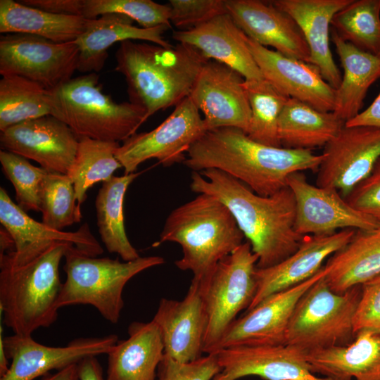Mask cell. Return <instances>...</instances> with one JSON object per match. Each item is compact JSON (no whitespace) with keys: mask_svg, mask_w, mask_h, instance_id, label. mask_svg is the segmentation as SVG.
<instances>
[{"mask_svg":"<svg viewBox=\"0 0 380 380\" xmlns=\"http://www.w3.org/2000/svg\"><path fill=\"white\" fill-rule=\"evenodd\" d=\"M77 369L80 380H106L96 356L84 358L77 364Z\"/></svg>","mask_w":380,"mask_h":380,"instance_id":"47","label":"cell"},{"mask_svg":"<svg viewBox=\"0 0 380 380\" xmlns=\"http://www.w3.org/2000/svg\"><path fill=\"white\" fill-rule=\"evenodd\" d=\"M0 163L15 189L17 204L25 212H40V188L48 172L32 165L25 158L4 150L0 151Z\"/></svg>","mask_w":380,"mask_h":380,"instance_id":"40","label":"cell"},{"mask_svg":"<svg viewBox=\"0 0 380 380\" xmlns=\"http://www.w3.org/2000/svg\"><path fill=\"white\" fill-rule=\"evenodd\" d=\"M324 267L326 282L338 293L380 274V226L356 231L343 248L328 258Z\"/></svg>","mask_w":380,"mask_h":380,"instance_id":"30","label":"cell"},{"mask_svg":"<svg viewBox=\"0 0 380 380\" xmlns=\"http://www.w3.org/2000/svg\"><path fill=\"white\" fill-rule=\"evenodd\" d=\"M346 126H368L380 129V92L370 106L354 118L346 122Z\"/></svg>","mask_w":380,"mask_h":380,"instance_id":"46","label":"cell"},{"mask_svg":"<svg viewBox=\"0 0 380 380\" xmlns=\"http://www.w3.org/2000/svg\"><path fill=\"white\" fill-rule=\"evenodd\" d=\"M133 23L129 17L119 13H106L87 19L84 30L74 41L79 49L77 70L87 74L101 71L108 58V49L116 42L135 40L164 47L172 46L163 37L164 32L171 25L142 28Z\"/></svg>","mask_w":380,"mask_h":380,"instance_id":"26","label":"cell"},{"mask_svg":"<svg viewBox=\"0 0 380 380\" xmlns=\"http://www.w3.org/2000/svg\"><path fill=\"white\" fill-rule=\"evenodd\" d=\"M221 367L213 353L188 362L164 356L158 365L156 380H213Z\"/></svg>","mask_w":380,"mask_h":380,"instance_id":"42","label":"cell"},{"mask_svg":"<svg viewBox=\"0 0 380 380\" xmlns=\"http://www.w3.org/2000/svg\"><path fill=\"white\" fill-rule=\"evenodd\" d=\"M353 330L355 336L362 331L380 333V274L361 284Z\"/></svg>","mask_w":380,"mask_h":380,"instance_id":"43","label":"cell"},{"mask_svg":"<svg viewBox=\"0 0 380 380\" xmlns=\"http://www.w3.org/2000/svg\"><path fill=\"white\" fill-rule=\"evenodd\" d=\"M326 274L324 265L306 281L265 298L231 324L216 350L237 346L286 344V331L297 303Z\"/></svg>","mask_w":380,"mask_h":380,"instance_id":"17","label":"cell"},{"mask_svg":"<svg viewBox=\"0 0 380 380\" xmlns=\"http://www.w3.org/2000/svg\"><path fill=\"white\" fill-rule=\"evenodd\" d=\"M258 256L248 241L222 259L199 283L208 316L204 353L217 350L219 343L243 310L248 309L256 291Z\"/></svg>","mask_w":380,"mask_h":380,"instance_id":"9","label":"cell"},{"mask_svg":"<svg viewBox=\"0 0 380 380\" xmlns=\"http://www.w3.org/2000/svg\"><path fill=\"white\" fill-rule=\"evenodd\" d=\"M322 160V154L310 150L267 146L227 127L206 131L190 147L183 163L193 172L219 170L267 196L287 186L291 174L317 171Z\"/></svg>","mask_w":380,"mask_h":380,"instance_id":"2","label":"cell"},{"mask_svg":"<svg viewBox=\"0 0 380 380\" xmlns=\"http://www.w3.org/2000/svg\"><path fill=\"white\" fill-rule=\"evenodd\" d=\"M311 372L334 380H380V333L362 331L348 345L306 353Z\"/></svg>","mask_w":380,"mask_h":380,"instance_id":"27","label":"cell"},{"mask_svg":"<svg viewBox=\"0 0 380 380\" xmlns=\"http://www.w3.org/2000/svg\"><path fill=\"white\" fill-rule=\"evenodd\" d=\"M324 277L301 296L286 331V344L306 353L346 346L355 338L353 319L361 285L338 293L329 288Z\"/></svg>","mask_w":380,"mask_h":380,"instance_id":"8","label":"cell"},{"mask_svg":"<svg viewBox=\"0 0 380 380\" xmlns=\"http://www.w3.org/2000/svg\"><path fill=\"white\" fill-rule=\"evenodd\" d=\"M244 80L222 63L208 60L205 63L189 96L203 115L206 131L230 127L247 134L251 113Z\"/></svg>","mask_w":380,"mask_h":380,"instance_id":"15","label":"cell"},{"mask_svg":"<svg viewBox=\"0 0 380 380\" xmlns=\"http://www.w3.org/2000/svg\"><path fill=\"white\" fill-rule=\"evenodd\" d=\"M78 60L74 42L56 43L21 33L0 37V74L26 78L49 91L72 79Z\"/></svg>","mask_w":380,"mask_h":380,"instance_id":"11","label":"cell"},{"mask_svg":"<svg viewBox=\"0 0 380 380\" xmlns=\"http://www.w3.org/2000/svg\"><path fill=\"white\" fill-rule=\"evenodd\" d=\"M120 146L117 141L79 137L77 153L67 174L73 184L79 207L90 187L110 180L114 172L122 167L115 157Z\"/></svg>","mask_w":380,"mask_h":380,"instance_id":"35","label":"cell"},{"mask_svg":"<svg viewBox=\"0 0 380 380\" xmlns=\"http://www.w3.org/2000/svg\"><path fill=\"white\" fill-rule=\"evenodd\" d=\"M247 44L264 79L289 98L322 112L334 111L335 89L315 66L271 50L249 37Z\"/></svg>","mask_w":380,"mask_h":380,"instance_id":"22","label":"cell"},{"mask_svg":"<svg viewBox=\"0 0 380 380\" xmlns=\"http://www.w3.org/2000/svg\"><path fill=\"white\" fill-rule=\"evenodd\" d=\"M106 13L125 15L142 28L171 25L169 4L151 0H84L82 16L86 19L96 18Z\"/></svg>","mask_w":380,"mask_h":380,"instance_id":"39","label":"cell"},{"mask_svg":"<svg viewBox=\"0 0 380 380\" xmlns=\"http://www.w3.org/2000/svg\"><path fill=\"white\" fill-rule=\"evenodd\" d=\"M0 144L1 150L34 160L49 172L67 175L77 153L79 137L49 115L1 131Z\"/></svg>","mask_w":380,"mask_h":380,"instance_id":"18","label":"cell"},{"mask_svg":"<svg viewBox=\"0 0 380 380\" xmlns=\"http://www.w3.org/2000/svg\"><path fill=\"white\" fill-rule=\"evenodd\" d=\"M303 172H294L287 180L296 201L298 234L329 235L339 229L368 231L380 226V222L352 207L338 191L310 184Z\"/></svg>","mask_w":380,"mask_h":380,"instance_id":"13","label":"cell"},{"mask_svg":"<svg viewBox=\"0 0 380 380\" xmlns=\"http://www.w3.org/2000/svg\"><path fill=\"white\" fill-rule=\"evenodd\" d=\"M226 7L248 37L284 56L308 63L309 49L298 25L270 1L226 0Z\"/></svg>","mask_w":380,"mask_h":380,"instance_id":"23","label":"cell"},{"mask_svg":"<svg viewBox=\"0 0 380 380\" xmlns=\"http://www.w3.org/2000/svg\"><path fill=\"white\" fill-rule=\"evenodd\" d=\"M206 132L200 111L190 96L185 98L158 127L135 133L115 153L125 174L134 173L149 159L165 167L183 163L190 147Z\"/></svg>","mask_w":380,"mask_h":380,"instance_id":"10","label":"cell"},{"mask_svg":"<svg viewBox=\"0 0 380 380\" xmlns=\"http://www.w3.org/2000/svg\"><path fill=\"white\" fill-rule=\"evenodd\" d=\"M352 0H273L275 7L291 16L298 25L309 49L308 63L315 66L335 90L341 74L330 49L329 30L334 15Z\"/></svg>","mask_w":380,"mask_h":380,"instance_id":"25","label":"cell"},{"mask_svg":"<svg viewBox=\"0 0 380 380\" xmlns=\"http://www.w3.org/2000/svg\"><path fill=\"white\" fill-rule=\"evenodd\" d=\"M170 23L189 30L227 13L226 0H170Z\"/></svg>","mask_w":380,"mask_h":380,"instance_id":"41","label":"cell"},{"mask_svg":"<svg viewBox=\"0 0 380 380\" xmlns=\"http://www.w3.org/2000/svg\"><path fill=\"white\" fill-rule=\"evenodd\" d=\"M247 36L227 13L195 27L174 31L172 38L198 49L208 60L222 63L246 81L264 79L247 44Z\"/></svg>","mask_w":380,"mask_h":380,"instance_id":"24","label":"cell"},{"mask_svg":"<svg viewBox=\"0 0 380 380\" xmlns=\"http://www.w3.org/2000/svg\"><path fill=\"white\" fill-rule=\"evenodd\" d=\"M115 59V70L125 79L129 102L146 110V120L189 96L208 61L186 44L164 47L135 40L120 43Z\"/></svg>","mask_w":380,"mask_h":380,"instance_id":"3","label":"cell"},{"mask_svg":"<svg viewBox=\"0 0 380 380\" xmlns=\"http://www.w3.org/2000/svg\"><path fill=\"white\" fill-rule=\"evenodd\" d=\"M152 320L160 330L164 356L181 362L203 356L208 316L198 281L192 279L182 300L161 298Z\"/></svg>","mask_w":380,"mask_h":380,"instance_id":"20","label":"cell"},{"mask_svg":"<svg viewBox=\"0 0 380 380\" xmlns=\"http://www.w3.org/2000/svg\"><path fill=\"white\" fill-rule=\"evenodd\" d=\"M69 244L57 242L23 265L0 257L1 310L4 324L14 334L32 336L56 321L63 285L59 265Z\"/></svg>","mask_w":380,"mask_h":380,"instance_id":"5","label":"cell"},{"mask_svg":"<svg viewBox=\"0 0 380 380\" xmlns=\"http://www.w3.org/2000/svg\"><path fill=\"white\" fill-rule=\"evenodd\" d=\"M140 174L134 172L113 176L103 183L95 202L101 241L109 253H117L123 261H131L140 257L127 236L123 214L126 191Z\"/></svg>","mask_w":380,"mask_h":380,"instance_id":"33","label":"cell"},{"mask_svg":"<svg viewBox=\"0 0 380 380\" xmlns=\"http://www.w3.org/2000/svg\"><path fill=\"white\" fill-rule=\"evenodd\" d=\"M316 185L346 198L367 178L380 158V129L346 126L324 146Z\"/></svg>","mask_w":380,"mask_h":380,"instance_id":"12","label":"cell"},{"mask_svg":"<svg viewBox=\"0 0 380 380\" xmlns=\"http://www.w3.org/2000/svg\"><path fill=\"white\" fill-rule=\"evenodd\" d=\"M0 222L14 243L13 251L0 253V257L14 265L30 262L57 242L72 243L90 256H98L103 251L87 223L75 232L51 228L30 217L2 187L0 188Z\"/></svg>","mask_w":380,"mask_h":380,"instance_id":"16","label":"cell"},{"mask_svg":"<svg viewBox=\"0 0 380 380\" xmlns=\"http://www.w3.org/2000/svg\"><path fill=\"white\" fill-rule=\"evenodd\" d=\"M344 198L356 210L380 222V158L369 176Z\"/></svg>","mask_w":380,"mask_h":380,"instance_id":"44","label":"cell"},{"mask_svg":"<svg viewBox=\"0 0 380 380\" xmlns=\"http://www.w3.org/2000/svg\"><path fill=\"white\" fill-rule=\"evenodd\" d=\"M244 238L224 203L213 196L198 194L169 214L154 245L178 243L182 256L175 265L181 270L191 271L193 279L200 280L241 245Z\"/></svg>","mask_w":380,"mask_h":380,"instance_id":"4","label":"cell"},{"mask_svg":"<svg viewBox=\"0 0 380 380\" xmlns=\"http://www.w3.org/2000/svg\"><path fill=\"white\" fill-rule=\"evenodd\" d=\"M191 178V191L216 197L230 210L258 256L257 268L277 265L299 248L304 236L295 229L296 201L288 186L265 196L217 169L192 172Z\"/></svg>","mask_w":380,"mask_h":380,"instance_id":"1","label":"cell"},{"mask_svg":"<svg viewBox=\"0 0 380 380\" xmlns=\"http://www.w3.org/2000/svg\"><path fill=\"white\" fill-rule=\"evenodd\" d=\"M2 327H1L0 335V376H3L8 370L10 365L8 364V358L7 357L4 345V337L1 335Z\"/></svg>","mask_w":380,"mask_h":380,"instance_id":"49","label":"cell"},{"mask_svg":"<svg viewBox=\"0 0 380 380\" xmlns=\"http://www.w3.org/2000/svg\"><path fill=\"white\" fill-rule=\"evenodd\" d=\"M41 380H80L77 364L70 365L53 374L49 373Z\"/></svg>","mask_w":380,"mask_h":380,"instance_id":"48","label":"cell"},{"mask_svg":"<svg viewBox=\"0 0 380 380\" xmlns=\"http://www.w3.org/2000/svg\"><path fill=\"white\" fill-rule=\"evenodd\" d=\"M356 230L343 229L329 235H305L299 248L273 266L255 271L256 291L246 311L267 296L299 284L314 276L323 263L343 248Z\"/></svg>","mask_w":380,"mask_h":380,"instance_id":"21","label":"cell"},{"mask_svg":"<svg viewBox=\"0 0 380 380\" xmlns=\"http://www.w3.org/2000/svg\"><path fill=\"white\" fill-rule=\"evenodd\" d=\"M118 341V336L75 338L66 346H46L32 336L13 334L4 337L7 357L11 360L0 380H34L52 370H61L78 364L89 356L108 354Z\"/></svg>","mask_w":380,"mask_h":380,"instance_id":"14","label":"cell"},{"mask_svg":"<svg viewBox=\"0 0 380 380\" xmlns=\"http://www.w3.org/2000/svg\"><path fill=\"white\" fill-rule=\"evenodd\" d=\"M42 222L56 230L80 222L81 208L73 184L66 174L47 172L39 192Z\"/></svg>","mask_w":380,"mask_h":380,"instance_id":"38","label":"cell"},{"mask_svg":"<svg viewBox=\"0 0 380 380\" xmlns=\"http://www.w3.org/2000/svg\"><path fill=\"white\" fill-rule=\"evenodd\" d=\"M345 123L333 112H322L289 98L279 119L278 138L281 147L310 151L324 146Z\"/></svg>","mask_w":380,"mask_h":380,"instance_id":"31","label":"cell"},{"mask_svg":"<svg viewBox=\"0 0 380 380\" xmlns=\"http://www.w3.org/2000/svg\"><path fill=\"white\" fill-rule=\"evenodd\" d=\"M221 371L213 380H237L255 376L264 380H334L313 374L306 352L289 344L237 346L213 353Z\"/></svg>","mask_w":380,"mask_h":380,"instance_id":"19","label":"cell"},{"mask_svg":"<svg viewBox=\"0 0 380 380\" xmlns=\"http://www.w3.org/2000/svg\"><path fill=\"white\" fill-rule=\"evenodd\" d=\"M87 19L80 15H57L13 0L0 1V32L21 33L56 43L75 41L83 32Z\"/></svg>","mask_w":380,"mask_h":380,"instance_id":"32","label":"cell"},{"mask_svg":"<svg viewBox=\"0 0 380 380\" xmlns=\"http://www.w3.org/2000/svg\"><path fill=\"white\" fill-rule=\"evenodd\" d=\"M331 37L343 70L333 113L346 122L360 113L369 87L380 77V58L344 41L333 30Z\"/></svg>","mask_w":380,"mask_h":380,"instance_id":"29","label":"cell"},{"mask_svg":"<svg viewBox=\"0 0 380 380\" xmlns=\"http://www.w3.org/2000/svg\"><path fill=\"white\" fill-rule=\"evenodd\" d=\"M51 92L18 75L0 80V131L16 124L51 115Z\"/></svg>","mask_w":380,"mask_h":380,"instance_id":"34","label":"cell"},{"mask_svg":"<svg viewBox=\"0 0 380 380\" xmlns=\"http://www.w3.org/2000/svg\"><path fill=\"white\" fill-rule=\"evenodd\" d=\"M377 56L380 58V53Z\"/></svg>","mask_w":380,"mask_h":380,"instance_id":"50","label":"cell"},{"mask_svg":"<svg viewBox=\"0 0 380 380\" xmlns=\"http://www.w3.org/2000/svg\"><path fill=\"white\" fill-rule=\"evenodd\" d=\"M19 2L53 14L82 16L84 0H23Z\"/></svg>","mask_w":380,"mask_h":380,"instance_id":"45","label":"cell"},{"mask_svg":"<svg viewBox=\"0 0 380 380\" xmlns=\"http://www.w3.org/2000/svg\"><path fill=\"white\" fill-rule=\"evenodd\" d=\"M63 283L58 308L72 305L94 306L107 321L118 322L124 307L123 289L134 276L163 265L160 256L139 257L121 262L118 258L88 255L69 244L65 253Z\"/></svg>","mask_w":380,"mask_h":380,"instance_id":"7","label":"cell"},{"mask_svg":"<svg viewBox=\"0 0 380 380\" xmlns=\"http://www.w3.org/2000/svg\"><path fill=\"white\" fill-rule=\"evenodd\" d=\"M51 92V115L78 137L124 141L146 121V111L141 106L115 102L103 92L96 72L72 78Z\"/></svg>","mask_w":380,"mask_h":380,"instance_id":"6","label":"cell"},{"mask_svg":"<svg viewBox=\"0 0 380 380\" xmlns=\"http://www.w3.org/2000/svg\"><path fill=\"white\" fill-rule=\"evenodd\" d=\"M331 25L344 41L372 54L380 53V0H352L334 15Z\"/></svg>","mask_w":380,"mask_h":380,"instance_id":"37","label":"cell"},{"mask_svg":"<svg viewBox=\"0 0 380 380\" xmlns=\"http://www.w3.org/2000/svg\"><path fill=\"white\" fill-rule=\"evenodd\" d=\"M243 84L251 113L247 135L262 144L281 147L278 122L289 97L265 79L244 80Z\"/></svg>","mask_w":380,"mask_h":380,"instance_id":"36","label":"cell"},{"mask_svg":"<svg viewBox=\"0 0 380 380\" xmlns=\"http://www.w3.org/2000/svg\"><path fill=\"white\" fill-rule=\"evenodd\" d=\"M128 338L118 341L108 354L106 380H156L164 348L160 330L151 320L133 322Z\"/></svg>","mask_w":380,"mask_h":380,"instance_id":"28","label":"cell"}]
</instances>
